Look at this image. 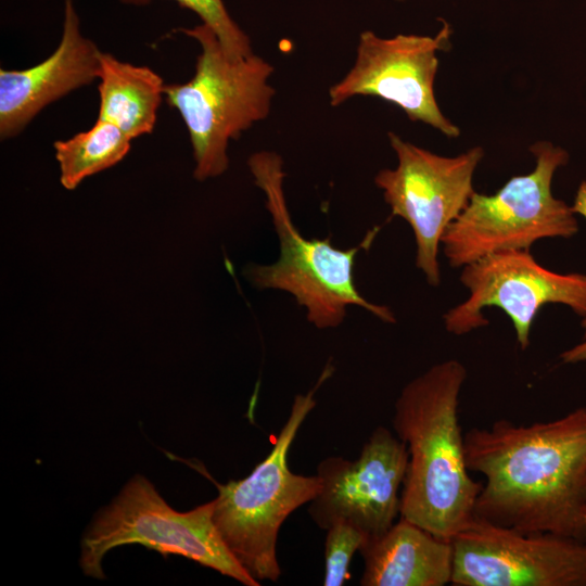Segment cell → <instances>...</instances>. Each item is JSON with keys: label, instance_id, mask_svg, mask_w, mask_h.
Returning <instances> with one entry per match:
<instances>
[{"label": "cell", "instance_id": "15", "mask_svg": "<svg viewBox=\"0 0 586 586\" xmlns=\"http://www.w3.org/2000/svg\"><path fill=\"white\" fill-rule=\"evenodd\" d=\"M98 78V118L117 126L131 139L151 133L164 94L162 77L146 66L101 52Z\"/></svg>", "mask_w": 586, "mask_h": 586}, {"label": "cell", "instance_id": "11", "mask_svg": "<svg viewBox=\"0 0 586 586\" xmlns=\"http://www.w3.org/2000/svg\"><path fill=\"white\" fill-rule=\"evenodd\" d=\"M451 28L443 22L434 36L396 35L381 38L362 31L351 71L329 89L332 106L355 95H373L399 106L411 120H419L448 138L460 129L442 113L434 93L437 52L449 48Z\"/></svg>", "mask_w": 586, "mask_h": 586}, {"label": "cell", "instance_id": "8", "mask_svg": "<svg viewBox=\"0 0 586 586\" xmlns=\"http://www.w3.org/2000/svg\"><path fill=\"white\" fill-rule=\"evenodd\" d=\"M397 156L394 169L380 170L374 182L383 191L393 216L402 217L412 229L416 267L429 284L441 282L437 254L448 226L460 215L475 192L472 179L484 156L474 146L454 157L441 156L387 133Z\"/></svg>", "mask_w": 586, "mask_h": 586}, {"label": "cell", "instance_id": "2", "mask_svg": "<svg viewBox=\"0 0 586 586\" xmlns=\"http://www.w3.org/2000/svg\"><path fill=\"white\" fill-rule=\"evenodd\" d=\"M466 379L456 359L433 365L404 386L392 419L409 455L399 515L447 540L474 520L483 486L469 473L459 422Z\"/></svg>", "mask_w": 586, "mask_h": 586}, {"label": "cell", "instance_id": "17", "mask_svg": "<svg viewBox=\"0 0 586 586\" xmlns=\"http://www.w3.org/2000/svg\"><path fill=\"white\" fill-rule=\"evenodd\" d=\"M127 4H146L151 0H119ZM194 13L217 36L226 52L232 58L253 54L250 38L228 14L222 0H173Z\"/></svg>", "mask_w": 586, "mask_h": 586}, {"label": "cell", "instance_id": "13", "mask_svg": "<svg viewBox=\"0 0 586 586\" xmlns=\"http://www.w3.org/2000/svg\"><path fill=\"white\" fill-rule=\"evenodd\" d=\"M101 51L79 30L73 0H65L59 47L41 63L0 69V136L18 135L48 104L99 77Z\"/></svg>", "mask_w": 586, "mask_h": 586}, {"label": "cell", "instance_id": "20", "mask_svg": "<svg viewBox=\"0 0 586 586\" xmlns=\"http://www.w3.org/2000/svg\"><path fill=\"white\" fill-rule=\"evenodd\" d=\"M398 1H403V0H398Z\"/></svg>", "mask_w": 586, "mask_h": 586}, {"label": "cell", "instance_id": "12", "mask_svg": "<svg viewBox=\"0 0 586 586\" xmlns=\"http://www.w3.org/2000/svg\"><path fill=\"white\" fill-rule=\"evenodd\" d=\"M408 457L396 434L377 426L355 460L332 456L318 463L321 489L309 502V517L324 531L344 521L369 537L383 534L400 511Z\"/></svg>", "mask_w": 586, "mask_h": 586}, {"label": "cell", "instance_id": "10", "mask_svg": "<svg viewBox=\"0 0 586 586\" xmlns=\"http://www.w3.org/2000/svg\"><path fill=\"white\" fill-rule=\"evenodd\" d=\"M454 586H586V542L477 517L453 539Z\"/></svg>", "mask_w": 586, "mask_h": 586}, {"label": "cell", "instance_id": "9", "mask_svg": "<svg viewBox=\"0 0 586 586\" xmlns=\"http://www.w3.org/2000/svg\"><path fill=\"white\" fill-rule=\"evenodd\" d=\"M469 297L444 315L448 332L462 335L487 326L485 307L502 309L512 321L521 349L530 345L531 328L546 304H563L586 317V275L558 273L539 265L528 250L488 254L462 267Z\"/></svg>", "mask_w": 586, "mask_h": 586}, {"label": "cell", "instance_id": "18", "mask_svg": "<svg viewBox=\"0 0 586 586\" xmlns=\"http://www.w3.org/2000/svg\"><path fill=\"white\" fill-rule=\"evenodd\" d=\"M369 536L355 525L340 521L327 530L324 542V586H342L348 579V566Z\"/></svg>", "mask_w": 586, "mask_h": 586}, {"label": "cell", "instance_id": "1", "mask_svg": "<svg viewBox=\"0 0 586 586\" xmlns=\"http://www.w3.org/2000/svg\"><path fill=\"white\" fill-rule=\"evenodd\" d=\"M468 469L484 477L475 517L522 533L586 542V407L464 433Z\"/></svg>", "mask_w": 586, "mask_h": 586}, {"label": "cell", "instance_id": "7", "mask_svg": "<svg viewBox=\"0 0 586 586\" xmlns=\"http://www.w3.org/2000/svg\"><path fill=\"white\" fill-rule=\"evenodd\" d=\"M140 544L186 557L245 586H259L235 560L213 521V500L179 512L142 475L132 476L93 518L81 539L79 564L85 575L104 578L102 561L113 548Z\"/></svg>", "mask_w": 586, "mask_h": 586}, {"label": "cell", "instance_id": "16", "mask_svg": "<svg viewBox=\"0 0 586 586\" xmlns=\"http://www.w3.org/2000/svg\"><path fill=\"white\" fill-rule=\"evenodd\" d=\"M131 140L117 126L98 118L87 131L55 141L62 186L74 190L87 177L114 166L127 155Z\"/></svg>", "mask_w": 586, "mask_h": 586}, {"label": "cell", "instance_id": "3", "mask_svg": "<svg viewBox=\"0 0 586 586\" xmlns=\"http://www.w3.org/2000/svg\"><path fill=\"white\" fill-rule=\"evenodd\" d=\"M255 184L264 192L278 237L280 254L268 265L246 266L243 275L258 290L291 294L306 310L307 320L318 329L339 327L349 306H358L380 320L396 321L392 310L366 300L358 291L354 268L358 251L372 241L373 232L357 246L342 250L330 239H309L295 226L284 194L283 161L271 151H260L247 160Z\"/></svg>", "mask_w": 586, "mask_h": 586}, {"label": "cell", "instance_id": "4", "mask_svg": "<svg viewBox=\"0 0 586 586\" xmlns=\"http://www.w3.org/2000/svg\"><path fill=\"white\" fill-rule=\"evenodd\" d=\"M333 370V366L327 364L314 387L294 397L288 420L270 453L247 476L216 484L214 524L235 560L259 583L278 581L281 575L277 558L280 527L293 511L309 504L321 489L317 474L307 476L289 469L288 454L301 425L316 406V392Z\"/></svg>", "mask_w": 586, "mask_h": 586}, {"label": "cell", "instance_id": "19", "mask_svg": "<svg viewBox=\"0 0 586 586\" xmlns=\"http://www.w3.org/2000/svg\"><path fill=\"white\" fill-rule=\"evenodd\" d=\"M573 209L575 213L582 214L586 219V182H583L577 191ZM582 327L584 329V340L560 355L564 364L586 361V317L583 318Z\"/></svg>", "mask_w": 586, "mask_h": 586}, {"label": "cell", "instance_id": "6", "mask_svg": "<svg viewBox=\"0 0 586 586\" xmlns=\"http://www.w3.org/2000/svg\"><path fill=\"white\" fill-rule=\"evenodd\" d=\"M530 151L535 157L530 174L511 177L494 194L474 192L446 229L441 245L453 268L499 251H530L540 239L577 232L573 206L551 192L552 177L568 163V152L548 141L535 142Z\"/></svg>", "mask_w": 586, "mask_h": 586}, {"label": "cell", "instance_id": "5", "mask_svg": "<svg viewBox=\"0 0 586 586\" xmlns=\"http://www.w3.org/2000/svg\"><path fill=\"white\" fill-rule=\"evenodd\" d=\"M180 30L200 43L201 53L193 77L184 84L165 85L164 94L186 124L194 178L203 181L227 170L230 140L267 118L275 95L268 84L273 67L255 54L230 56L205 24Z\"/></svg>", "mask_w": 586, "mask_h": 586}, {"label": "cell", "instance_id": "14", "mask_svg": "<svg viewBox=\"0 0 586 586\" xmlns=\"http://www.w3.org/2000/svg\"><path fill=\"white\" fill-rule=\"evenodd\" d=\"M361 586H445L451 583L454 548L423 527L400 518L359 549Z\"/></svg>", "mask_w": 586, "mask_h": 586}]
</instances>
